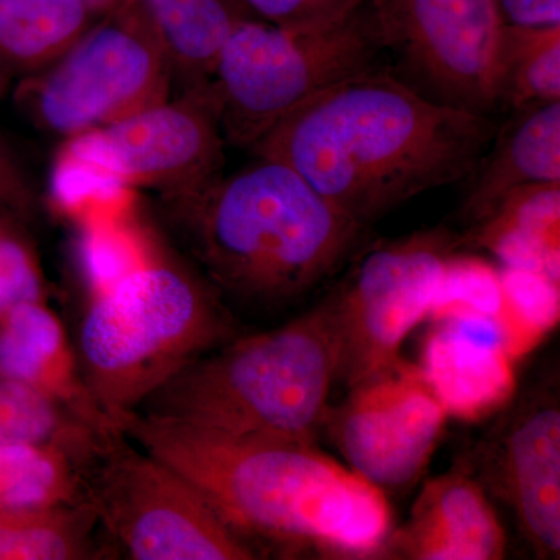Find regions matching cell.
<instances>
[{"label": "cell", "mask_w": 560, "mask_h": 560, "mask_svg": "<svg viewBox=\"0 0 560 560\" xmlns=\"http://www.w3.org/2000/svg\"><path fill=\"white\" fill-rule=\"evenodd\" d=\"M117 429L178 471L260 559H381L393 533L382 490L315 442L234 436L128 412Z\"/></svg>", "instance_id": "1"}, {"label": "cell", "mask_w": 560, "mask_h": 560, "mask_svg": "<svg viewBox=\"0 0 560 560\" xmlns=\"http://www.w3.org/2000/svg\"><path fill=\"white\" fill-rule=\"evenodd\" d=\"M497 132L489 116L431 101L374 69L280 121L253 151L283 162L361 226L469 178Z\"/></svg>", "instance_id": "2"}, {"label": "cell", "mask_w": 560, "mask_h": 560, "mask_svg": "<svg viewBox=\"0 0 560 560\" xmlns=\"http://www.w3.org/2000/svg\"><path fill=\"white\" fill-rule=\"evenodd\" d=\"M164 215L232 315L279 311L311 293L368 231L294 168L268 158L195 194L164 197Z\"/></svg>", "instance_id": "3"}, {"label": "cell", "mask_w": 560, "mask_h": 560, "mask_svg": "<svg viewBox=\"0 0 560 560\" xmlns=\"http://www.w3.org/2000/svg\"><path fill=\"white\" fill-rule=\"evenodd\" d=\"M337 372L326 296L283 326L202 353L132 412L234 436L315 442Z\"/></svg>", "instance_id": "4"}, {"label": "cell", "mask_w": 560, "mask_h": 560, "mask_svg": "<svg viewBox=\"0 0 560 560\" xmlns=\"http://www.w3.org/2000/svg\"><path fill=\"white\" fill-rule=\"evenodd\" d=\"M238 329L241 320L190 264L151 259L92 300L73 350L92 399L116 427Z\"/></svg>", "instance_id": "5"}, {"label": "cell", "mask_w": 560, "mask_h": 560, "mask_svg": "<svg viewBox=\"0 0 560 560\" xmlns=\"http://www.w3.org/2000/svg\"><path fill=\"white\" fill-rule=\"evenodd\" d=\"M382 50L370 3L318 24L241 22L209 81L224 140L253 150L316 95L374 70Z\"/></svg>", "instance_id": "6"}, {"label": "cell", "mask_w": 560, "mask_h": 560, "mask_svg": "<svg viewBox=\"0 0 560 560\" xmlns=\"http://www.w3.org/2000/svg\"><path fill=\"white\" fill-rule=\"evenodd\" d=\"M224 145L208 83L65 140L55 191L65 202L131 187L195 194L223 176Z\"/></svg>", "instance_id": "7"}, {"label": "cell", "mask_w": 560, "mask_h": 560, "mask_svg": "<svg viewBox=\"0 0 560 560\" xmlns=\"http://www.w3.org/2000/svg\"><path fill=\"white\" fill-rule=\"evenodd\" d=\"M173 73L142 0H120L49 68L24 77L18 108L62 140L168 101Z\"/></svg>", "instance_id": "8"}, {"label": "cell", "mask_w": 560, "mask_h": 560, "mask_svg": "<svg viewBox=\"0 0 560 560\" xmlns=\"http://www.w3.org/2000/svg\"><path fill=\"white\" fill-rule=\"evenodd\" d=\"M109 559L257 560L178 471L110 431L80 470Z\"/></svg>", "instance_id": "9"}, {"label": "cell", "mask_w": 560, "mask_h": 560, "mask_svg": "<svg viewBox=\"0 0 560 560\" xmlns=\"http://www.w3.org/2000/svg\"><path fill=\"white\" fill-rule=\"evenodd\" d=\"M460 238L445 228L419 231L368 250L330 302L337 382L352 388L397 359L408 335L429 318L447 261Z\"/></svg>", "instance_id": "10"}, {"label": "cell", "mask_w": 560, "mask_h": 560, "mask_svg": "<svg viewBox=\"0 0 560 560\" xmlns=\"http://www.w3.org/2000/svg\"><path fill=\"white\" fill-rule=\"evenodd\" d=\"M383 50L431 101L490 116L503 21L497 0H372Z\"/></svg>", "instance_id": "11"}, {"label": "cell", "mask_w": 560, "mask_h": 560, "mask_svg": "<svg viewBox=\"0 0 560 560\" xmlns=\"http://www.w3.org/2000/svg\"><path fill=\"white\" fill-rule=\"evenodd\" d=\"M447 419L419 366L400 357L349 388L324 425L350 470L393 493L422 477Z\"/></svg>", "instance_id": "12"}, {"label": "cell", "mask_w": 560, "mask_h": 560, "mask_svg": "<svg viewBox=\"0 0 560 560\" xmlns=\"http://www.w3.org/2000/svg\"><path fill=\"white\" fill-rule=\"evenodd\" d=\"M474 453L475 478L514 514L537 559L560 556V401L558 374L501 408Z\"/></svg>", "instance_id": "13"}, {"label": "cell", "mask_w": 560, "mask_h": 560, "mask_svg": "<svg viewBox=\"0 0 560 560\" xmlns=\"http://www.w3.org/2000/svg\"><path fill=\"white\" fill-rule=\"evenodd\" d=\"M515 359L506 331L478 315L433 319L418 364L448 418L480 420L517 393Z\"/></svg>", "instance_id": "14"}, {"label": "cell", "mask_w": 560, "mask_h": 560, "mask_svg": "<svg viewBox=\"0 0 560 560\" xmlns=\"http://www.w3.org/2000/svg\"><path fill=\"white\" fill-rule=\"evenodd\" d=\"M506 534L488 492L466 469L431 478L420 489L410 521L389 534L382 558L500 560Z\"/></svg>", "instance_id": "15"}, {"label": "cell", "mask_w": 560, "mask_h": 560, "mask_svg": "<svg viewBox=\"0 0 560 560\" xmlns=\"http://www.w3.org/2000/svg\"><path fill=\"white\" fill-rule=\"evenodd\" d=\"M469 178L460 215L471 224L486 219L515 189L560 183V102L514 110L510 121L497 128Z\"/></svg>", "instance_id": "16"}, {"label": "cell", "mask_w": 560, "mask_h": 560, "mask_svg": "<svg viewBox=\"0 0 560 560\" xmlns=\"http://www.w3.org/2000/svg\"><path fill=\"white\" fill-rule=\"evenodd\" d=\"M0 377L54 396L97 429L116 430L92 399L75 350L44 302L22 304L0 318Z\"/></svg>", "instance_id": "17"}, {"label": "cell", "mask_w": 560, "mask_h": 560, "mask_svg": "<svg viewBox=\"0 0 560 560\" xmlns=\"http://www.w3.org/2000/svg\"><path fill=\"white\" fill-rule=\"evenodd\" d=\"M560 183L533 184L511 191L486 219L474 224L469 242L488 249L501 267L540 272L559 282Z\"/></svg>", "instance_id": "18"}, {"label": "cell", "mask_w": 560, "mask_h": 560, "mask_svg": "<svg viewBox=\"0 0 560 560\" xmlns=\"http://www.w3.org/2000/svg\"><path fill=\"white\" fill-rule=\"evenodd\" d=\"M180 92L206 86L221 47L253 13L242 0H142Z\"/></svg>", "instance_id": "19"}, {"label": "cell", "mask_w": 560, "mask_h": 560, "mask_svg": "<svg viewBox=\"0 0 560 560\" xmlns=\"http://www.w3.org/2000/svg\"><path fill=\"white\" fill-rule=\"evenodd\" d=\"M109 10L92 0H0V65L24 77L49 68Z\"/></svg>", "instance_id": "20"}, {"label": "cell", "mask_w": 560, "mask_h": 560, "mask_svg": "<svg viewBox=\"0 0 560 560\" xmlns=\"http://www.w3.org/2000/svg\"><path fill=\"white\" fill-rule=\"evenodd\" d=\"M102 559L108 548L86 500L0 508V560Z\"/></svg>", "instance_id": "21"}, {"label": "cell", "mask_w": 560, "mask_h": 560, "mask_svg": "<svg viewBox=\"0 0 560 560\" xmlns=\"http://www.w3.org/2000/svg\"><path fill=\"white\" fill-rule=\"evenodd\" d=\"M110 431L43 390L0 377V445L58 453L80 471Z\"/></svg>", "instance_id": "22"}, {"label": "cell", "mask_w": 560, "mask_h": 560, "mask_svg": "<svg viewBox=\"0 0 560 560\" xmlns=\"http://www.w3.org/2000/svg\"><path fill=\"white\" fill-rule=\"evenodd\" d=\"M497 102L512 110L560 102V25H503Z\"/></svg>", "instance_id": "23"}, {"label": "cell", "mask_w": 560, "mask_h": 560, "mask_svg": "<svg viewBox=\"0 0 560 560\" xmlns=\"http://www.w3.org/2000/svg\"><path fill=\"white\" fill-rule=\"evenodd\" d=\"M506 330L514 359H521L559 320V282L540 272L501 267Z\"/></svg>", "instance_id": "24"}, {"label": "cell", "mask_w": 560, "mask_h": 560, "mask_svg": "<svg viewBox=\"0 0 560 560\" xmlns=\"http://www.w3.org/2000/svg\"><path fill=\"white\" fill-rule=\"evenodd\" d=\"M447 315L485 316L500 323L508 335L501 270L456 250L447 261L429 318Z\"/></svg>", "instance_id": "25"}, {"label": "cell", "mask_w": 560, "mask_h": 560, "mask_svg": "<svg viewBox=\"0 0 560 560\" xmlns=\"http://www.w3.org/2000/svg\"><path fill=\"white\" fill-rule=\"evenodd\" d=\"M18 224L0 219V318L22 304L44 302L38 260Z\"/></svg>", "instance_id": "26"}, {"label": "cell", "mask_w": 560, "mask_h": 560, "mask_svg": "<svg viewBox=\"0 0 560 560\" xmlns=\"http://www.w3.org/2000/svg\"><path fill=\"white\" fill-rule=\"evenodd\" d=\"M257 20L276 25L318 24L338 20L372 0H242Z\"/></svg>", "instance_id": "27"}, {"label": "cell", "mask_w": 560, "mask_h": 560, "mask_svg": "<svg viewBox=\"0 0 560 560\" xmlns=\"http://www.w3.org/2000/svg\"><path fill=\"white\" fill-rule=\"evenodd\" d=\"M38 208V197L27 176L0 140V219L22 223L33 219Z\"/></svg>", "instance_id": "28"}, {"label": "cell", "mask_w": 560, "mask_h": 560, "mask_svg": "<svg viewBox=\"0 0 560 560\" xmlns=\"http://www.w3.org/2000/svg\"><path fill=\"white\" fill-rule=\"evenodd\" d=\"M501 21L515 27L560 25V0H497Z\"/></svg>", "instance_id": "29"}, {"label": "cell", "mask_w": 560, "mask_h": 560, "mask_svg": "<svg viewBox=\"0 0 560 560\" xmlns=\"http://www.w3.org/2000/svg\"><path fill=\"white\" fill-rule=\"evenodd\" d=\"M10 77L11 73L9 70L3 68L2 65H0V101H2L3 95L7 94V91H9L10 88Z\"/></svg>", "instance_id": "30"}, {"label": "cell", "mask_w": 560, "mask_h": 560, "mask_svg": "<svg viewBox=\"0 0 560 560\" xmlns=\"http://www.w3.org/2000/svg\"><path fill=\"white\" fill-rule=\"evenodd\" d=\"M5 475H3L2 467H0V503L3 500V493H5Z\"/></svg>", "instance_id": "31"}, {"label": "cell", "mask_w": 560, "mask_h": 560, "mask_svg": "<svg viewBox=\"0 0 560 560\" xmlns=\"http://www.w3.org/2000/svg\"><path fill=\"white\" fill-rule=\"evenodd\" d=\"M92 2L98 3V5L106 7V9H113L120 0H92Z\"/></svg>", "instance_id": "32"}]
</instances>
